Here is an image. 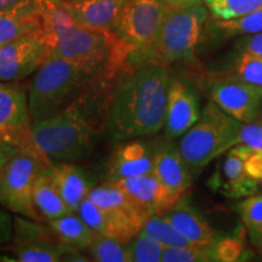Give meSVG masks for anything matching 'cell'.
Instances as JSON below:
<instances>
[{
    "mask_svg": "<svg viewBox=\"0 0 262 262\" xmlns=\"http://www.w3.org/2000/svg\"><path fill=\"white\" fill-rule=\"evenodd\" d=\"M114 89L108 113L113 142L148 136L164 126L170 75L168 66L152 63L126 68Z\"/></svg>",
    "mask_w": 262,
    "mask_h": 262,
    "instance_id": "6da1fadb",
    "label": "cell"
},
{
    "mask_svg": "<svg viewBox=\"0 0 262 262\" xmlns=\"http://www.w3.org/2000/svg\"><path fill=\"white\" fill-rule=\"evenodd\" d=\"M40 35L49 56L93 64L107 72L116 38L112 32L85 27L70 14L62 0H37Z\"/></svg>",
    "mask_w": 262,
    "mask_h": 262,
    "instance_id": "7a4b0ae2",
    "label": "cell"
},
{
    "mask_svg": "<svg viewBox=\"0 0 262 262\" xmlns=\"http://www.w3.org/2000/svg\"><path fill=\"white\" fill-rule=\"evenodd\" d=\"M208 12L204 2L169 8L155 42L146 51L130 55L124 67L134 68L152 63L169 66L191 60L201 41Z\"/></svg>",
    "mask_w": 262,
    "mask_h": 262,
    "instance_id": "3957f363",
    "label": "cell"
},
{
    "mask_svg": "<svg viewBox=\"0 0 262 262\" xmlns=\"http://www.w3.org/2000/svg\"><path fill=\"white\" fill-rule=\"evenodd\" d=\"M96 66L79 61L49 56L33 73L28 88V104L32 122L44 119L70 104L97 72Z\"/></svg>",
    "mask_w": 262,
    "mask_h": 262,
    "instance_id": "277c9868",
    "label": "cell"
},
{
    "mask_svg": "<svg viewBox=\"0 0 262 262\" xmlns=\"http://www.w3.org/2000/svg\"><path fill=\"white\" fill-rule=\"evenodd\" d=\"M33 142L51 162H72L90 152L94 127L78 102H72L52 116L33 123Z\"/></svg>",
    "mask_w": 262,
    "mask_h": 262,
    "instance_id": "5b68a950",
    "label": "cell"
},
{
    "mask_svg": "<svg viewBox=\"0 0 262 262\" xmlns=\"http://www.w3.org/2000/svg\"><path fill=\"white\" fill-rule=\"evenodd\" d=\"M169 6L163 0H127L112 33L116 38L107 74L122 70L130 55L150 48Z\"/></svg>",
    "mask_w": 262,
    "mask_h": 262,
    "instance_id": "8992f818",
    "label": "cell"
},
{
    "mask_svg": "<svg viewBox=\"0 0 262 262\" xmlns=\"http://www.w3.org/2000/svg\"><path fill=\"white\" fill-rule=\"evenodd\" d=\"M243 123L234 119L214 101L203 108L196 123L182 136L180 152L191 170H199L238 145Z\"/></svg>",
    "mask_w": 262,
    "mask_h": 262,
    "instance_id": "52a82bcc",
    "label": "cell"
},
{
    "mask_svg": "<svg viewBox=\"0 0 262 262\" xmlns=\"http://www.w3.org/2000/svg\"><path fill=\"white\" fill-rule=\"evenodd\" d=\"M52 164L37 146L19 150L0 172V204L29 220L40 221L33 203V188L39 175Z\"/></svg>",
    "mask_w": 262,
    "mask_h": 262,
    "instance_id": "ba28073f",
    "label": "cell"
},
{
    "mask_svg": "<svg viewBox=\"0 0 262 262\" xmlns=\"http://www.w3.org/2000/svg\"><path fill=\"white\" fill-rule=\"evenodd\" d=\"M28 91L16 81H0V139L19 149L35 146Z\"/></svg>",
    "mask_w": 262,
    "mask_h": 262,
    "instance_id": "9c48e42d",
    "label": "cell"
},
{
    "mask_svg": "<svg viewBox=\"0 0 262 262\" xmlns=\"http://www.w3.org/2000/svg\"><path fill=\"white\" fill-rule=\"evenodd\" d=\"M49 57L39 34L26 35L0 44V81H19L34 73Z\"/></svg>",
    "mask_w": 262,
    "mask_h": 262,
    "instance_id": "30bf717a",
    "label": "cell"
},
{
    "mask_svg": "<svg viewBox=\"0 0 262 262\" xmlns=\"http://www.w3.org/2000/svg\"><path fill=\"white\" fill-rule=\"evenodd\" d=\"M211 101L224 112L242 123H250L257 117L262 91L238 79L234 75L215 81L210 89Z\"/></svg>",
    "mask_w": 262,
    "mask_h": 262,
    "instance_id": "8fae6325",
    "label": "cell"
},
{
    "mask_svg": "<svg viewBox=\"0 0 262 262\" xmlns=\"http://www.w3.org/2000/svg\"><path fill=\"white\" fill-rule=\"evenodd\" d=\"M201 117L198 98L181 80H170L165 108V135L175 140L185 135Z\"/></svg>",
    "mask_w": 262,
    "mask_h": 262,
    "instance_id": "7c38bea8",
    "label": "cell"
},
{
    "mask_svg": "<svg viewBox=\"0 0 262 262\" xmlns=\"http://www.w3.org/2000/svg\"><path fill=\"white\" fill-rule=\"evenodd\" d=\"M189 170L180 148L172 143H163L153 152V173L176 201L185 196L191 188Z\"/></svg>",
    "mask_w": 262,
    "mask_h": 262,
    "instance_id": "4fadbf2b",
    "label": "cell"
},
{
    "mask_svg": "<svg viewBox=\"0 0 262 262\" xmlns=\"http://www.w3.org/2000/svg\"><path fill=\"white\" fill-rule=\"evenodd\" d=\"M117 183L150 216L166 215L179 202L164 188L153 172L119 180Z\"/></svg>",
    "mask_w": 262,
    "mask_h": 262,
    "instance_id": "5bb4252c",
    "label": "cell"
},
{
    "mask_svg": "<svg viewBox=\"0 0 262 262\" xmlns=\"http://www.w3.org/2000/svg\"><path fill=\"white\" fill-rule=\"evenodd\" d=\"M77 214L97 234L116 239L123 244L129 243L141 231L125 216L95 204L89 198H85L81 202Z\"/></svg>",
    "mask_w": 262,
    "mask_h": 262,
    "instance_id": "9a60e30c",
    "label": "cell"
},
{
    "mask_svg": "<svg viewBox=\"0 0 262 262\" xmlns=\"http://www.w3.org/2000/svg\"><path fill=\"white\" fill-rule=\"evenodd\" d=\"M66 9L85 27L112 32L127 0H62Z\"/></svg>",
    "mask_w": 262,
    "mask_h": 262,
    "instance_id": "2e32d148",
    "label": "cell"
},
{
    "mask_svg": "<svg viewBox=\"0 0 262 262\" xmlns=\"http://www.w3.org/2000/svg\"><path fill=\"white\" fill-rule=\"evenodd\" d=\"M149 172H153V153L145 143L134 141L119 145L113 153L108 164L107 181L117 182Z\"/></svg>",
    "mask_w": 262,
    "mask_h": 262,
    "instance_id": "e0dca14e",
    "label": "cell"
},
{
    "mask_svg": "<svg viewBox=\"0 0 262 262\" xmlns=\"http://www.w3.org/2000/svg\"><path fill=\"white\" fill-rule=\"evenodd\" d=\"M164 217L193 244L215 245L220 239L205 219L189 204L186 195Z\"/></svg>",
    "mask_w": 262,
    "mask_h": 262,
    "instance_id": "ac0fdd59",
    "label": "cell"
},
{
    "mask_svg": "<svg viewBox=\"0 0 262 262\" xmlns=\"http://www.w3.org/2000/svg\"><path fill=\"white\" fill-rule=\"evenodd\" d=\"M40 12L37 0H25L12 8L0 11V44L39 34Z\"/></svg>",
    "mask_w": 262,
    "mask_h": 262,
    "instance_id": "d6986e66",
    "label": "cell"
},
{
    "mask_svg": "<svg viewBox=\"0 0 262 262\" xmlns=\"http://www.w3.org/2000/svg\"><path fill=\"white\" fill-rule=\"evenodd\" d=\"M88 198L104 209L125 216L139 229H142L143 225L150 217L148 212L143 210L117 182L107 181L94 187Z\"/></svg>",
    "mask_w": 262,
    "mask_h": 262,
    "instance_id": "ffe728a7",
    "label": "cell"
},
{
    "mask_svg": "<svg viewBox=\"0 0 262 262\" xmlns=\"http://www.w3.org/2000/svg\"><path fill=\"white\" fill-rule=\"evenodd\" d=\"M49 173L63 201L77 214L81 202L88 198L94 188L91 187L90 180L83 170L68 162L52 164L49 168Z\"/></svg>",
    "mask_w": 262,
    "mask_h": 262,
    "instance_id": "44dd1931",
    "label": "cell"
},
{
    "mask_svg": "<svg viewBox=\"0 0 262 262\" xmlns=\"http://www.w3.org/2000/svg\"><path fill=\"white\" fill-rule=\"evenodd\" d=\"M33 203L41 217L51 221L73 212L63 201L49 173V169L42 171L33 188Z\"/></svg>",
    "mask_w": 262,
    "mask_h": 262,
    "instance_id": "7402d4cb",
    "label": "cell"
},
{
    "mask_svg": "<svg viewBox=\"0 0 262 262\" xmlns=\"http://www.w3.org/2000/svg\"><path fill=\"white\" fill-rule=\"evenodd\" d=\"M49 225L58 241L77 249L88 250L97 234L79 215H75V212L49 221Z\"/></svg>",
    "mask_w": 262,
    "mask_h": 262,
    "instance_id": "603a6c76",
    "label": "cell"
},
{
    "mask_svg": "<svg viewBox=\"0 0 262 262\" xmlns=\"http://www.w3.org/2000/svg\"><path fill=\"white\" fill-rule=\"evenodd\" d=\"M243 158L229 149L224 163L225 191L232 198H243L254 194L257 189L256 180L245 171Z\"/></svg>",
    "mask_w": 262,
    "mask_h": 262,
    "instance_id": "cb8c5ba5",
    "label": "cell"
},
{
    "mask_svg": "<svg viewBox=\"0 0 262 262\" xmlns=\"http://www.w3.org/2000/svg\"><path fill=\"white\" fill-rule=\"evenodd\" d=\"M237 211L241 215L249 241L256 248H262V194L249 195L238 203Z\"/></svg>",
    "mask_w": 262,
    "mask_h": 262,
    "instance_id": "d4e9b609",
    "label": "cell"
},
{
    "mask_svg": "<svg viewBox=\"0 0 262 262\" xmlns=\"http://www.w3.org/2000/svg\"><path fill=\"white\" fill-rule=\"evenodd\" d=\"M142 231L153 237L165 248L172 247H185V245L193 244L182 233L173 227L170 221L164 216L152 215L146 224L143 225Z\"/></svg>",
    "mask_w": 262,
    "mask_h": 262,
    "instance_id": "484cf974",
    "label": "cell"
},
{
    "mask_svg": "<svg viewBox=\"0 0 262 262\" xmlns=\"http://www.w3.org/2000/svg\"><path fill=\"white\" fill-rule=\"evenodd\" d=\"M130 262H160L165 247L142 229L126 244Z\"/></svg>",
    "mask_w": 262,
    "mask_h": 262,
    "instance_id": "4316f807",
    "label": "cell"
},
{
    "mask_svg": "<svg viewBox=\"0 0 262 262\" xmlns=\"http://www.w3.org/2000/svg\"><path fill=\"white\" fill-rule=\"evenodd\" d=\"M215 19H231L262 8V0H204Z\"/></svg>",
    "mask_w": 262,
    "mask_h": 262,
    "instance_id": "83f0119b",
    "label": "cell"
},
{
    "mask_svg": "<svg viewBox=\"0 0 262 262\" xmlns=\"http://www.w3.org/2000/svg\"><path fill=\"white\" fill-rule=\"evenodd\" d=\"M88 251L97 262H130L126 244L101 234H96Z\"/></svg>",
    "mask_w": 262,
    "mask_h": 262,
    "instance_id": "f1b7e54d",
    "label": "cell"
},
{
    "mask_svg": "<svg viewBox=\"0 0 262 262\" xmlns=\"http://www.w3.org/2000/svg\"><path fill=\"white\" fill-rule=\"evenodd\" d=\"M163 262H211L217 261L215 245L189 244L185 247L165 248Z\"/></svg>",
    "mask_w": 262,
    "mask_h": 262,
    "instance_id": "f546056e",
    "label": "cell"
},
{
    "mask_svg": "<svg viewBox=\"0 0 262 262\" xmlns=\"http://www.w3.org/2000/svg\"><path fill=\"white\" fill-rule=\"evenodd\" d=\"M216 27L227 35H250L262 32V8L231 19H216Z\"/></svg>",
    "mask_w": 262,
    "mask_h": 262,
    "instance_id": "4dcf8cb0",
    "label": "cell"
},
{
    "mask_svg": "<svg viewBox=\"0 0 262 262\" xmlns=\"http://www.w3.org/2000/svg\"><path fill=\"white\" fill-rule=\"evenodd\" d=\"M233 75L262 91V57L241 52L235 61Z\"/></svg>",
    "mask_w": 262,
    "mask_h": 262,
    "instance_id": "1f68e13d",
    "label": "cell"
},
{
    "mask_svg": "<svg viewBox=\"0 0 262 262\" xmlns=\"http://www.w3.org/2000/svg\"><path fill=\"white\" fill-rule=\"evenodd\" d=\"M243 254V247L238 239L220 238L215 244L216 260L222 262L238 261Z\"/></svg>",
    "mask_w": 262,
    "mask_h": 262,
    "instance_id": "d6a6232c",
    "label": "cell"
},
{
    "mask_svg": "<svg viewBox=\"0 0 262 262\" xmlns=\"http://www.w3.org/2000/svg\"><path fill=\"white\" fill-rule=\"evenodd\" d=\"M238 145H247L254 149H262V123H243L239 130Z\"/></svg>",
    "mask_w": 262,
    "mask_h": 262,
    "instance_id": "836d02e7",
    "label": "cell"
},
{
    "mask_svg": "<svg viewBox=\"0 0 262 262\" xmlns=\"http://www.w3.org/2000/svg\"><path fill=\"white\" fill-rule=\"evenodd\" d=\"M238 49L241 52H247V54L262 57V32L247 35L242 40H239Z\"/></svg>",
    "mask_w": 262,
    "mask_h": 262,
    "instance_id": "e575fe53",
    "label": "cell"
},
{
    "mask_svg": "<svg viewBox=\"0 0 262 262\" xmlns=\"http://www.w3.org/2000/svg\"><path fill=\"white\" fill-rule=\"evenodd\" d=\"M14 237V219L4 209L0 208V247L11 243Z\"/></svg>",
    "mask_w": 262,
    "mask_h": 262,
    "instance_id": "d590c367",
    "label": "cell"
},
{
    "mask_svg": "<svg viewBox=\"0 0 262 262\" xmlns=\"http://www.w3.org/2000/svg\"><path fill=\"white\" fill-rule=\"evenodd\" d=\"M244 168L256 181H262V149H257L244 162Z\"/></svg>",
    "mask_w": 262,
    "mask_h": 262,
    "instance_id": "8d00e7d4",
    "label": "cell"
},
{
    "mask_svg": "<svg viewBox=\"0 0 262 262\" xmlns=\"http://www.w3.org/2000/svg\"><path fill=\"white\" fill-rule=\"evenodd\" d=\"M18 147H16L11 143L6 142L5 140L0 139V170L8 164L14 157L19 152Z\"/></svg>",
    "mask_w": 262,
    "mask_h": 262,
    "instance_id": "74e56055",
    "label": "cell"
},
{
    "mask_svg": "<svg viewBox=\"0 0 262 262\" xmlns=\"http://www.w3.org/2000/svg\"><path fill=\"white\" fill-rule=\"evenodd\" d=\"M169 8H179V6H186L194 4V3L203 2V0H163Z\"/></svg>",
    "mask_w": 262,
    "mask_h": 262,
    "instance_id": "f35d334b",
    "label": "cell"
},
{
    "mask_svg": "<svg viewBox=\"0 0 262 262\" xmlns=\"http://www.w3.org/2000/svg\"><path fill=\"white\" fill-rule=\"evenodd\" d=\"M22 2H25V0H0V11L12 8V6L17 5Z\"/></svg>",
    "mask_w": 262,
    "mask_h": 262,
    "instance_id": "ab89813d",
    "label": "cell"
},
{
    "mask_svg": "<svg viewBox=\"0 0 262 262\" xmlns=\"http://www.w3.org/2000/svg\"><path fill=\"white\" fill-rule=\"evenodd\" d=\"M0 172H2V170H0Z\"/></svg>",
    "mask_w": 262,
    "mask_h": 262,
    "instance_id": "60d3db41",
    "label": "cell"
},
{
    "mask_svg": "<svg viewBox=\"0 0 262 262\" xmlns=\"http://www.w3.org/2000/svg\"><path fill=\"white\" fill-rule=\"evenodd\" d=\"M203 2H204V0H203Z\"/></svg>",
    "mask_w": 262,
    "mask_h": 262,
    "instance_id": "b9f144b4",
    "label": "cell"
},
{
    "mask_svg": "<svg viewBox=\"0 0 262 262\" xmlns=\"http://www.w3.org/2000/svg\"><path fill=\"white\" fill-rule=\"evenodd\" d=\"M261 123H262V122H261Z\"/></svg>",
    "mask_w": 262,
    "mask_h": 262,
    "instance_id": "7bdbcfd3",
    "label": "cell"
}]
</instances>
